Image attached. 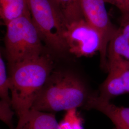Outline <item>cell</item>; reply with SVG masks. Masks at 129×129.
<instances>
[{"mask_svg":"<svg viewBox=\"0 0 129 129\" xmlns=\"http://www.w3.org/2000/svg\"><path fill=\"white\" fill-rule=\"evenodd\" d=\"M12 107L18 117L32 109L38 95L54 70L49 55L42 54L9 67Z\"/></svg>","mask_w":129,"mask_h":129,"instance_id":"1","label":"cell"},{"mask_svg":"<svg viewBox=\"0 0 129 129\" xmlns=\"http://www.w3.org/2000/svg\"><path fill=\"white\" fill-rule=\"evenodd\" d=\"M92 95L86 83L75 74L53 70L32 109L54 113L84 108Z\"/></svg>","mask_w":129,"mask_h":129,"instance_id":"2","label":"cell"},{"mask_svg":"<svg viewBox=\"0 0 129 129\" xmlns=\"http://www.w3.org/2000/svg\"><path fill=\"white\" fill-rule=\"evenodd\" d=\"M6 27L5 51L9 67L43 54L42 40L31 15L15 19Z\"/></svg>","mask_w":129,"mask_h":129,"instance_id":"3","label":"cell"},{"mask_svg":"<svg viewBox=\"0 0 129 129\" xmlns=\"http://www.w3.org/2000/svg\"><path fill=\"white\" fill-rule=\"evenodd\" d=\"M33 22L42 41L57 53L67 51L64 33L67 22L53 0H28Z\"/></svg>","mask_w":129,"mask_h":129,"instance_id":"4","label":"cell"},{"mask_svg":"<svg viewBox=\"0 0 129 129\" xmlns=\"http://www.w3.org/2000/svg\"><path fill=\"white\" fill-rule=\"evenodd\" d=\"M64 40L67 51L77 57L91 56L99 52L101 67L107 71V53L102 35L84 18L67 23Z\"/></svg>","mask_w":129,"mask_h":129,"instance_id":"5","label":"cell"},{"mask_svg":"<svg viewBox=\"0 0 129 129\" xmlns=\"http://www.w3.org/2000/svg\"><path fill=\"white\" fill-rule=\"evenodd\" d=\"M108 75L100 88L99 96L108 101L129 93V63L120 57L107 62Z\"/></svg>","mask_w":129,"mask_h":129,"instance_id":"6","label":"cell"},{"mask_svg":"<svg viewBox=\"0 0 129 129\" xmlns=\"http://www.w3.org/2000/svg\"><path fill=\"white\" fill-rule=\"evenodd\" d=\"M83 18L102 35L104 47L108 46L118 27L111 21L104 0H79Z\"/></svg>","mask_w":129,"mask_h":129,"instance_id":"7","label":"cell"},{"mask_svg":"<svg viewBox=\"0 0 129 129\" xmlns=\"http://www.w3.org/2000/svg\"><path fill=\"white\" fill-rule=\"evenodd\" d=\"M84 108L101 112L111 120L115 129H129V107L116 106L99 95L92 94Z\"/></svg>","mask_w":129,"mask_h":129,"instance_id":"8","label":"cell"},{"mask_svg":"<svg viewBox=\"0 0 129 129\" xmlns=\"http://www.w3.org/2000/svg\"><path fill=\"white\" fill-rule=\"evenodd\" d=\"M119 57L129 60V13L121 14L120 25L108 46L107 60Z\"/></svg>","mask_w":129,"mask_h":129,"instance_id":"9","label":"cell"},{"mask_svg":"<svg viewBox=\"0 0 129 129\" xmlns=\"http://www.w3.org/2000/svg\"><path fill=\"white\" fill-rule=\"evenodd\" d=\"M14 129H60L53 113L31 109L18 118Z\"/></svg>","mask_w":129,"mask_h":129,"instance_id":"10","label":"cell"},{"mask_svg":"<svg viewBox=\"0 0 129 129\" xmlns=\"http://www.w3.org/2000/svg\"><path fill=\"white\" fill-rule=\"evenodd\" d=\"M31 15L28 0H0V17L5 26L15 19Z\"/></svg>","mask_w":129,"mask_h":129,"instance_id":"11","label":"cell"},{"mask_svg":"<svg viewBox=\"0 0 129 129\" xmlns=\"http://www.w3.org/2000/svg\"><path fill=\"white\" fill-rule=\"evenodd\" d=\"M63 14L67 23L84 18L79 0H53Z\"/></svg>","mask_w":129,"mask_h":129,"instance_id":"12","label":"cell"},{"mask_svg":"<svg viewBox=\"0 0 129 129\" xmlns=\"http://www.w3.org/2000/svg\"><path fill=\"white\" fill-rule=\"evenodd\" d=\"M10 82L9 75L7 70L5 61L2 55L0 57V97L2 100L12 102L11 97H10Z\"/></svg>","mask_w":129,"mask_h":129,"instance_id":"13","label":"cell"},{"mask_svg":"<svg viewBox=\"0 0 129 129\" xmlns=\"http://www.w3.org/2000/svg\"><path fill=\"white\" fill-rule=\"evenodd\" d=\"M64 120L59 123L60 129H83L82 120L77 112V109L67 111Z\"/></svg>","mask_w":129,"mask_h":129,"instance_id":"14","label":"cell"},{"mask_svg":"<svg viewBox=\"0 0 129 129\" xmlns=\"http://www.w3.org/2000/svg\"><path fill=\"white\" fill-rule=\"evenodd\" d=\"M12 102L1 100L0 119L7 125L10 129H14L13 119L15 111H13Z\"/></svg>","mask_w":129,"mask_h":129,"instance_id":"15","label":"cell"},{"mask_svg":"<svg viewBox=\"0 0 129 129\" xmlns=\"http://www.w3.org/2000/svg\"><path fill=\"white\" fill-rule=\"evenodd\" d=\"M104 1L106 3L115 6L121 14L129 12V0H104Z\"/></svg>","mask_w":129,"mask_h":129,"instance_id":"16","label":"cell"},{"mask_svg":"<svg viewBox=\"0 0 129 129\" xmlns=\"http://www.w3.org/2000/svg\"><path fill=\"white\" fill-rule=\"evenodd\" d=\"M128 13H129V12H128Z\"/></svg>","mask_w":129,"mask_h":129,"instance_id":"17","label":"cell"},{"mask_svg":"<svg viewBox=\"0 0 129 129\" xmlns=\"http://www.w3.org/2000/svg\"><path fill=\"white\" fill-rule=\"evenodd\" d=\"M128 61H129V60H128Z\"/></svg>","mask_w":129,"mask_h":129,"instance_id":"18","label":"cell"},{"mask_svg":"<svg viewBox=\"0 0 129 129\" xmlns=\"http://www.w3.org/2000/svg\"></svg>","mask_w":129,"mask_h":129,"instance_id":"19","label":"cell"}]
</instances>
